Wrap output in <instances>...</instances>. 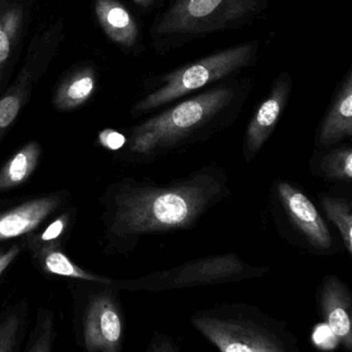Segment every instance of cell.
I'll return each instance as SVG.
<instances>
[{
    "label": "cell",
    "instance_id": "1",
    "mask_svg": "<svg viewBox=\"0 0 352 352\" xmlns=\"http://www.w3.org/2000/svg\"><path fill=\"white\" fill-rule=\"evenodd\" d=\"M232 195L226 170L208 164L168 183L127 181L113 201L111 232L138 241L144 236L188 230Z\"/></svg>",
    "mask_w": 352,
    "mask_h": 352
},
{
    "label": "cell",
    "instance_id": "2",
    "mask_svg": "<svg viewBox=\"0 0 352 352\" xmlns=\"http://www.w3.org/2000/svg\"><path fill=\"white\" fill-rule=\"evenodd\" d=\"M191 323L222 352H298V339L284 321L243 302L197 311Z\"/></svg>",
    "mask_w": 352,
    "mask_h": 352
},
{
    "label": "cell",
    "instance_id": "3",
    "mask_svg": "<svg viewBox=\"0 0 352 352\" xmlns=\"http://www.w3.org/2000/svg\"><path fill=\"white\" fill-rule=\"evenodd\" d=\"M232 98V88H216L144 121L133 129L131 154L153 160L199 141Z\"/></svg>",
    "mask_w": 352,
    "mask_h": 352
},
{
    "label": "cell",
    "instance_id": "4",
    "mask_svg": "<svg viewBox=\"0 0 352 352\" xmlns=\"http://www.w3.org/2000/svg\"><path fill=\"white\" fill-rule=\"evenodd\" d=\"M252 44H243L176 69L164 77V85L140 100L133 111L145 113L222 79L245 67L252 56Z\"/></svg>",
    "mask_w": 352,
    "mask_h": 352
},
{
    "label": "cell",
    "instance_id": "5",
    "mask_svg": "<svg viewBox=\"0 0 352 352\" xmlns=\"http://www.w3.org/2000/svg\"><path fill=\"white\" fill-rule=\"evenodd\" d=\"M270 267H252L234 253L210 255L142 278L140 288L153 292L177 288L212 286L261 277Z\"/></svg>",
    "mask_w": 352,
    "mask_h": 352
},
{
    "label": "cell",
    "instance_id": "6",
    "mask_svg": "<svg viewBox=\"0 0 352 352\" xmlns=\"http://www.w3.org/2000/svg\"><path fill=\"white\" fill-rule=\"evenodd\" d=\"M255 0H176L162 15L160 34L217 32L253 12Z\"/></svg>",
    "mask_w": 352,
    "mask_h": 352
},
{
    "label": "cell",
    "instance_id": "7",
    "mask_svg": "<svg viewBox=\"0 0 352 352\" xmlns=\"http://www.w3.org/2000/svg\"><path fill=\"white\" fill-rule=\"evenodd\" d=\"M111 294L92 298L85 319V347L88 351L119 352L122 348L121 313Z\"/></svg>",
    "mask_w": 352,
    "mask_h": 352
},
{
    "label": "cell",
    "instance_id": "8",
    "mask_svg": "<svg viewBox=\"0 0 352 352\" xmlns=\"http://www.w3.org/2000/svg\"><path fill=\"white\" fill-rule=\"evenodd\" d=\"M278 192L288 218L309 244L329 250L333 245L331 232L314 204L300 189L283 181L278 184Z\"/></svg>",
    "mask_w": 352,
    "mask_h": 352
},
{
    "label": "cell",
    "instance_id": "9",
    "mask_svg": "<svg viewBox=\"0 0 352 352\" xmlns=\"http://www.w3.org/2000/svg\"><path fill=\"white\" fill-rule=\"evenodd\" d=\"M317 304L329 331L347 351H351L352 298L349 288L338 276H327L318 287Z\"/></svg>",
    "mask_w": 352,
    "mask_h": 352
},
{
    "label": "cell",
    "instance_id": "10",
    "mask_svg": "<svg viewBox=\"0 0 352 352\" xmlns=\"http://www.w3.org/2000/svg\"><path fill=\"white\" fill-rule=\"evenodd\" d=\"M289 96V82L277 80L267 100L259 106L253 115L245 135L243 156L246 164H250L265 142L271 137Z\"/></svg>",
    "mask_w": 352,
    "mask_h": 352
},
{
    "label": "cell",
    "instance_id": "11",
    "mask_svg": "<svg viewBox=\"0 0 352 352\" xmlns=\"http://www.w3.org/2000/svg\"><path fill=\"white\" fill-rule=\"evenodd\" d=\"M59 197H46L0 214V241L16 238L32 232L60 206Z\"/></svg>",
    "mask_w": 352,
    "mask_h": 352
},
{
    "label": "cell",
    "instance_id": "12",
    "mask_svg": "<svg viewBox=\"0 0 352 352\" xmlns=\"http://www.w3.org/2000/svg\"><path fill=\"white\" fill-rule=\"evenodd\" d=\"M352 137V77L348 74L319 131L320 146H331Z\"/></svg>",
    "mask_w": 352,
    "mask_h": 352
},
{
    "label": "cell",
    "instance_id": "13",
    "mask_svg": "<svg viewBox=\"0 0 352 352\" xmlns=\"http://www.w3.org/2000/svg\"><path fill=\"white\" fill-rule=\"evenodd\" d=\"M96 13L111 40L125 47L135 44L139 36L137 22L118 0H96Z\"/></svg>",
    "mask_w": 352,
    "mask_h": 352
},
{
    "label": "cell",
    "instance_id": "14",
    "mask_svg": "<svg viewBox=\"0 0 352 352\" xmlns=\"http://www.w3.org/2000/svg\"><path fill=\"white\" fill-rule=\"evenodd\" d=\"M96 77L92 69H82L65 80L54 96L57 110L72 111L85 104L94 96Z\"/></svg>",
    "mask_w": 352,
    "mask_h": 352
},
{
    "label": "cell",
    "instance_id": "15",
    "mask_svg": "<svg viewBox=\"0 0 352 352\" xmlns=\"http://www.w3.org/2000/svg\"><path fill=\"white\" fill-rule=\"evenodd\" d=\"M41 147L36 142L24 146L0 170V191L9 190L23 184L38 166Z\"/></svg>",
    "mask_w": 352,
    "mask_h": 352
},
{
    "label": "cell",
    "instance_id": "16",
    "mask_svg": "<svg viewBox=\"0 0 352 352\" xmlns=\"http://www.w3.org/2000/svg\"><path fill=\"white\" fill-rule=\"evenodd\" d=\"M32 89V75L28 69H22L15 83L0 98V140L13 124L28 102Z\"/></svg>",
    "mask_w": 352,
    "mask_h": 352
},
{
    "label": "cell",
    "instance_id": "17",
    "mask_svg": "<svg viewBox=\"0 0 352 352\" xmlns=\"http://www.w3.org/2000/svg\"><path fill=\"white\" fill-rule=\"evenodd\" d=\"M23 10L19 5L0 3V80L21 32Z\"/></svg>",
    "mask_w": 352,
    "mask_h": 352
},
{
    "label": "cell",
    "instance_id": "18",
    "mask_svg": "<svg viewBox=\"0 0 352 352\" xmlns=\"http://www.w3.org/2000/svg\"><path fill=\"white\" fill-rule=\"evenodd\" d=\"M321 206L341 234L346 250L352 254V204L344 197L320 195Z\"/></svg>",
    "mask_w": 352,
    "mask_h": 352
},
{
    "label": "cell",
    "instance_id": "19",
    "mask_svg": "<svg viewBox=\"0 0 352 352\" xmlns=\"http://www.w3.org/2000/svg\"><path fill=\"white\" fill-rule=\"evenodd\" d=\"M317 173L325 180H352V148L343 146L325 154L317 164Z\"/></svg>",
    "mask_w": 352,
    "mask_h": 352
},
{
    "label": "cell",
    "instance_id": "20",
    "mask_svg": "<svg viewBox=\"0 0 352 352\" xmlns=\"http://www.w3.org/2000/svg\"><path fill=\"white\" fill-rule=\"evenodd\" d=\"M38 253L42 256L45 269L50 273L65 276V277L88 280V281L107 282V283L111 282L110 280L96 277V276L84 271L83 269L72 263L61 251L56 250L55 248L46 249V250L40 251Z\"/></svg>",
    "mask_w": 352,
    "mask_h": 352
},
{
    "label": "cell",
    "instance_id": "21",
    "mask_svg": "<svg viewBox=\"0 0 352 352\" xmlns=\"http://www.w3.org/2000/svg\"><path fill=\"white\" fill-rule=\"evenodd\" d=\"M67 222H69V215H67V214H63V216H60L58 219L55 220V221L45 230L44 234H41L38 238H34V243L32 246L36 247V248L38 249L43 243H46V244H45L46 246L43 247L41 250H38V252H40V251L46 250V249L54 248V247L51 246V245L63 234L65 228H67Z\"/></svg>",
    "mask_w": 352,
    "mask_h": 352
},
{
    "label": "cell",
    "instance_id": "22",
    "mask_svg": "<svg viewBox=\"0 0 352 352\" xmlns=\"http://www.w3.org/2000/svg\"><path fill=\"white\" fill-rule=\"evenodd\" d=\"M19 318L11 316L0 324V352L13 351L17 338Z\"/></svg>",
    "mask_w": 352,
    "mask_h": 352
},
{
    "label": "cell",
    "instance_id": "23",
    "mask_svg": "<svg viewBox=\"0 0 352 352\" xmlns=\"http://www.w3.org/2000/svg\"><path fill=\"white\" fill-rule=\"evenodd\" d=\"M98 142L102 147L109 150H119L124 146L126 139L122 133L114 129H104L98 135Z\"/></svg>",
    "mask_w": 352,
    "mask_h": 352
},
{
    "label": "cell",
    "instance_id": "24",
    "mask_svg": "<svg viewBox=\"0 0 352 352\" xmlns=\"http://www.w3.org/2000/svg\"><path fill=\"white\" fill-rule=\"evenodd\" d=\"M147 351L152 352H178L180 348L176 345L172 338L168 335H157L153 337Z\"/></svg>",
    "mask_w": 352,
    "mask_h": 352
},
{
    "label": "cell",
    "instance_id": "25",
    "mask_svg": "<svg viewBox=\"0 0 352 352\" xmlns=\"http://www.w3.org/2000/svg\"><path fill=\"white\" fill-rule=\"evenodd\" d=\"M44 331L41 333L40 338L28 348L30 352H48L51 351V331H52V321L48 320L44 325Z\"/></svg>",
    "mask_w": 352,
    "mask_h": 352
},
{
    "label": "cell",
    "instance_id": "26",
    "mask_svg": "<svg viewBox=\"0 0 352 352\" xmlns=\"http://www.w3.org/2000/svg\"><path fill=\"white\" fill-rule=\"evenodd\" d=\"M20 249L18 247H13L8 252L0 255V276L3 275L5 270L11 265L12 261L19 254Z\"/></svg>",
    "mask_w": 352,
    "mask_h": 352
},
{
    "label": "cell",
    "instance_id": "27",
    "mask_svg": "<svg viewBox=\"0 0 352 352\" xmlns=\"http://www.w3.org/2000/svg\"><path fill=\"white\" fill-rule=\"evenodd\" d=\"M137 5L142 6V7H148L151 5L154 0H133Z\"/></svg>",
    "mask_w": 352,
    "mask_h": 352
},
{
    "label": "cell",
    "instance_id": "28",
    "mask_svg": "<svg viewBox=\"0 0 352 352\" xmlns=\"http://www.w3.org/2000/svg\"><path fill=\"white\" fill-rule=\"evenodd\" d=\"M0 255H1V254H0Z\"/></svg>",
    "mask_w": 352,
    "mask_h": 352
}]
</instances>
